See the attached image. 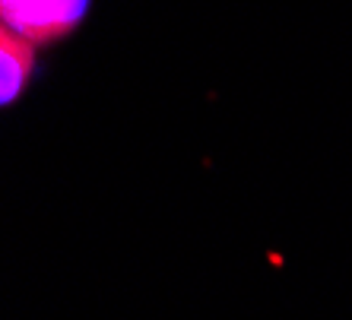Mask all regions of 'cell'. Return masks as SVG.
Wrapping results in <instances>:
<instances>
[{
  "label": "cell",
  "mask_w": 352,
  "mask_h": 320,
  "mask_svg": "<svg viewBox=\"0 0 352 320\" xmlns=\"http://www.w3.org/2000/svg\"><path fill=\"white\" fill-rule=\"evenodd\" d=\"M35 73V45L0 23V108L13 105Z\"/></svg>",
  "instance_id": "obj_2"
},
{
  "label": "cell",
  "mask_w": 352,
  "mask_h": 320,
  "mask_svg": "<svg viewBox=\"0 0 352 320\" xmlns=\"http://www.w3.org/2000/svg\"><path fill=\"white\" fill-rule=\"evenodd\" d=\"M92 0H0V23L32 45H54L89 16Z\"/></svg>",
  "instance_id": "obj_1"
}]
</instances>
